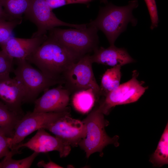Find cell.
Segmentation results:
<instances>
[{"instance_id": "cell-29", "label": "cell", "mask_w": 168, "mask_h": 168, "mask_svg": "<svg viewBox=\"0 0 168 168\" xmlns=\"http://www.w3.org/2000/svg\"><path fill=\"white\" fill-rule=\"evenodd\" d=\"M101 2L104 3H107V0H100Z\"/></svg>"}, {"instance_id": "cell-3", "label": "cell", "mask_w": 168, "mask_h": 168, "mask_svg": "<svg viewBox=\"0 0 168 168\" xmlns=\"http://www.w3.org/2000/svg\"><path fill=\"white\" fill-rule=\"evenodd\" d=\"M98 30L95 27L88 24L86 27L82 29H62L55 27L48 31L47 36L81 58L98 48Z\"/></svg>"}, {"instance_id": "cell-11", "label": "cell", "mask_w": 168, "mask_h": 168, "mask_svg": "<svg viewBox=\"0 0 168 168\" xmlns=\"http://www.w3.org/2000/svg\"><path fill=\"white\" fill-rule=\"evenodd\" d=\"M44 129L73 147L78 146L80 142L86 136V126L83 121L72 118L71 114L60 118Z\"/></svg>"}, {"instance_id": "cell-18", "label": "cell", "mask_w": 168, "mask_h": 168, "mask_svg": "<svg viewBox=\"0 0 168 168\" xmlns=\"http://www.w3.org/2000/svg\"><path fill=\"white\" fill-rule=\"evenodd\" d=\"M121 67L119 66L112 67L107 70L103 74L100 86L101 96L105 97L120 85Z\"/></svg>"}, {"instance_id": "cell-9", "label": "cell", "mask_w": 168, "mask_h": 168, "mask_svg": "<svg viewBox=\"0 0 168 168\" xmlns=\"http://www.w3.org/2000/svg\"><path fill=\"white\" fill-rule=\"evenodd\" d=\"M137 70L133 72L129 80L121 84L104 97L98 107L104 114L109 113L111 108L119 105L126 104L137 101L143 94L147 88L139 81Z\"/></svg>"}, {"instance_id": "cell-27", "label": "cell", "mask_w": 168, "mask_h": 168, "mask_svg": "<svg viewBox=\"0 0 168 168\" xmlns=\"http://www.w3.org/2000/svg\"><path fill=\"white\" fill-rule=\"evenodd\" d=\"M37 166L39 167L44 168H62V166L50 161L49 162L45 163L44 161H41L37 164Z\"/></svg>"}, {"instance_id": "cell-15", "label": "cell", "mask_w": 168, "mask_h": 168, "mask_svg": "<svg viewBox=\"0 0 168 168\" xmlns=\"http://www.w3.org/2000/svg\"><path fill=\"white\" fill-rule=\"evenodd\" d=\"M91 55L92 63H96L111 66H122L135 61L126 49L119 48L114 45L107 48H98Z\"/></svg>"}, {"instance_id": "cell-16", "label": "cell", "mask_w": 168, "mask_h": 168, "mask_svg": "<svg viewBox=\"0 0 168 168\" xmlns=\"http://www.w3.org/2000/svg\"><path fill=\"white\" fill-rule=\"evenodd\" d=\"M99 99L91 88L83 89L73 93L72 103L78 111L86 113L92 108L96 100Z\"/></svg>"}, {"instance_id": "cell-25", "label": "cell", "mask_w": 168, "mask_h": 168, "mask_svg": "<svg viewBox=\"0 0 168 168\" xmlns=\"http://www.w3.org/2000/svg\"><path fill=\"white\" fill-rule=\"evenodd\" d=\"M52 10L63 6L71 4L86 3V0H45Z\"/></svg>"}, {"instance_id": "cell-19", "label": "cell", "mask_w": 168, "mask_h": 168, "mask_svg": "<svg viewBox=\"0 0 168 168\" xmlns=\"http://www.w3.org/2000/svg\"><path fill=\"white\" fill-rule=\"evenodd\" d=\"M31 0H0L6 14L12 20L22 19L28 10Z\"/></svg>"}, {"instance_id": "cell-21", "label": "cell", "mask_w": 168, "mask_h": 168, "mask_svg": "<svg viewBox=\"0 0 168 168\" xmlns=\"http://www.w3.org/2000/svg\"><path fill=\"white\" fill-rule=\"evenodd\" d=\"M19 151L11 150L9 153L5 156L0 162V168H29L39 153L34 152L30 156L24 159L16 160L12 157L18 153Z\"/></svg>"}, {"instance_id": "cell-30", "label": "cell", "mask_w": 168, "mask_h": 168, "mask_svg": "<svg viewBox=\"0 0 168 168\" xmlns=\"http://www.w3.org/2000/svg\"><path fill=\"white\" fill-rule=\"evenodd\" d=\"M86 1H87L88 2H91V1H92L94 0H86Z\"/></svg>"}, {"instance_id": "cell-17", "label": "cell", "mask_w": 168, "mask_h": 168, "mask_svg": "<svg viewBox=\"0 0 168 168\" xmlns=\"http://www.w3.org/2000/svg\"><path fill=\"white\" fill-rule=\"evenodd\" d=\"M22 116L9 110L1 101H0V132L12 138L15 126Z\"/></svg>"}, {"instance_id": "cell-4", "label": "cell", "mask_w": 168, "mask_h": 168, "mask_svg": "<svg viewBox=\"0 0 168 168\" xmlns=\"http://www.w3.org/2000/svg\"><path fill=\"white\" fill-rule=\"evenodd\" d=\"M16 67L15 77L24 90L23 103L34 102L39 95L51 86L63 84V81L51 78L40 70L33 67L26 59H15Z\"/></svg>"}, {"instance_id": "cell-1", "label": "cell", "mask_w": 168, "mask_h": 168, "mask_svg": "<svg viewBox=\"0 0 168 168\" xmlns=\"http://www.w3.org/2000/svg\"><path fill=\"white\" fill-rule=\"evenodd\" d=\"M80 58L47 36L46 39L26 60L49 77L64 82L63 76L65 72Z\"/></svg>"}, {"instance_id": "cell-20", "label": "cell", "mask_w": 168, "mask_h": 168, "mask_svg": "<svg viewBox=\"0 0 168 168\" xmlns=\"http://www.w3.org/2000/svg\"><path fill=\"white\" fill-rule=\"evenodd\" d=\"M151 162L154 165L161 167L168 163V123L152 155Z\"/></svg>"}, {"instance_id": "cell-8", "label": "cell", "mask_w": 168, "mask_h": 168, "mask_svg": "<svg viewBox=\"0 0 168 168\" xmlns=\"http://www.w3.org/2000/svg\"><path fill=\"white\" fill-rule=\"evenodd\" d=\"M45 0H31L25 17L34 23L37 30L32 36L39 37L46 35L51 30L59 26H67L77 29L87 26V24L67 23L58 18L52 11Z\"/></svg>"}, {"instance_id": "cell-23", "label": "cell", "mask_w": 168, "mask_h": 168, "mask_svg": "<svg viewBox=\"0 0 168 168\" xmlns=\"http://www.w3.org/2000/svg\"><path fill=\"white\" fill-rule=\"evenodd\" d=\"M14 59L4 51H0V75L13 72Z\"/></svg>"}, {"instance_id": "cell-6", "label": "cell", "mask_w": 168, "mask_h": 168, "mask_svg": "<svg viewBox=\"0 0 168 168\" xmlns=\"http://www.w3.org/2000/svg\"><path fill=\"white\" fill-rule=\"evenodd\" d=\"M92 63L91 55L87 54L81 58L65 72L63 84L71 94L91 88L98 99L101 96L100 86L93 72Z\"/></svg>"}, {"instance_id": "cell-22", "label": "cell", "mask_w": 168, "mask_h": 168, "mask_svg": "<svg viewBox=\"0 0 168 168\" xmlns=\"http://www.w3.org/2000/svg\"><path fill=\"white\" fill-rule=\"evenodd\" d=\"M22 19H15L12 21L0 20V44L12 37L14 29L21 24Z\"/></svg>"}, {"instance_id": "cell-7", "label": "cell", "mask_w": 168, "mask_h": 168, "mask_svg": "<svg viewBox=\"0 0 168 168\" xmlns=\"http://www.w3.org/2000/svg\"><path fill=\"white\" fill-rule=\"evenodd\" d=\"M68 115H70L68 108L60 112H27L21 118L15 126L13 135L10 141V150L21 143L26 137L33 132L40 128L44 129L49 124Z\"/></svg>"}, {"instance_id": "cell-2", "label": "cell", "mask_w": 168, "mask_h": 168, "mask_svg": "<svg viewBox=\"0 0 168 168\" xmlns=\"http://www.w3.org/2000/svg\"><path fill=\"white\" fill-rule=\"evenodd\" d=\"M138 6L137 0L130 1L128 5L122 7L108 3L100 8L96 18L88 24L102 31L110 45H114L119 36L126 30L129 23L133 26L137 24V20L133 16L132 11Z\"/></svg>"}, {"instance_id": "cell-26", "label": "cell", "mask_w": 168, "mask_h": 168, "mask_svg": "<svg viewBox=\"0 0 168 168\" xmlns=\"http://www.w3.org/2000/svg\"><path fill=\"white\" fill-rule=\"evenodd\" d=\"M10 137L0 132V159L4 157L10 152Z\"/></svg>"}, {"instance_id": "cell-10", "label": "cell", "mask_w": 168, "mask_h": 168, "mask_svg": "<svg viewBox=\"0 0 168 168\" xmlns=\"http://www.w3.org/2000/svg\"><path fill=\"white\" fill-rule=\"evenodd\" d=\"M45 130H38L35 135L27 142L16 145L11 150L19 151L20 148L26 147L39 153L56 151L61 157L68 156L71 152V146L60 138L51 135Z\"/></svg>"}, {"instance_id": "cell-28", "label": "cell", "mask_w": 168, "mask_h": 168, "mask_svg": "<svg viewBox=\"0 0 168 168\" xmlns=\"http://www.w3.org/2000/svg\"><path fill=\"white\" fill-rule=\"evenodd\" d=\"M0 20H4L7 21L12 20L6 14L1 4L0 0Z\"/></svg>"}, {"instance_id": "cell-12", "label": "cell", "mask_w": 168, "mask_h": 168, "mask_svg": "<svg viewBox=\"0 0 168 168\" xmlns=\"http://www.w3.org/2000/svg\"><path fill=\"white\" fill-rule=\"evenodd\" d=\"M9 74L0 75V99L9 110L23 116L24 90L20 83L14 77L11 78Z\"/></svg>"}, {"instance_id": "cell-14", "label": "cell", "mask_w": 168, "mask_h": 168, "mask_svg": "<svg viewBox=\"0 0 168 168\" xmlns=\"http://www.w3.org/2000/svg\"><path fill=\"white\" fill-rule=\"evenodd\" d=\"M47 38V35L29 39L11 37L0 46L2 50L13 59H26Z\"/></svg>"}, {"instance_id": "cell-5", "label": "cell", "mask_w": 168, "mask_h": 168, "mask_svg": "<svg viewBox=\"0 0 168 168\" xmlns=\"http://www.w3.org/2000/svg\"><path fill=\"white\" fill-rule=\"evenodd\" d=\"M104 114L96 107L82 121L86 128V136L80 142L78 146L89 158L96 152L101 153L107 145L113 144L118 146L119 137L113 138L109 136L105 130V127L109 122L104 118Z\"/></svg>"}, {"instance_id": "cell-13", "label": "cell", "mask_w": 168, "mask_h": 168, "mask_svg": "<svg viewBox=\"0 0 168 168\" xmlns=\"http://www.w3.org/2000/svg\"><path fill=\"white\" fill-rule=\"evenodd\" d=\"M71 94L62 84L59 85L56 87L48 89L41 97L35 100L33 111L46 113L64 110L68 108L67 106Z\"/></svg>"}, {"instance_id": "cell-24", "label": "cell", "mask_w": 168, "mask_h": 168, "mask_svg": "<svg viewBox=\"0 0 168 168\" xmlns=\"http://www.w3.org/2000/svg\"><path fill=\"white\" fill-rule=\"evenodd\" d=\"M150 17L151 24L150 28L153 30L158 25L159 19L155 0H144Z\"/></svg>"}]
</instances>
